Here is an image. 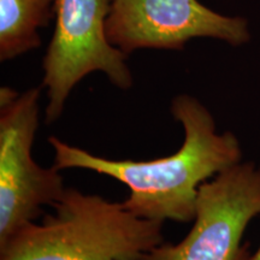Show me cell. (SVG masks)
<instances>
[{"mask_svg": "<svg viewBox=\"0 0 260 260\" xmlns=\"http://www.w3.org/2000/svg\"><path fill=\"white\" fill-rule=\"evenodd\" d=\"M112 0H56L54 30L42 59L47 124L59 119L71 92L84 77L103 73L113 86L128 90L134 77L128 56L107 38Z\"/></svg>", "mask_w": 260, "mask_h": 260, "instance_id": "cell-3", "label": "cell"}, {"mask_svg": "<svg viewBox=\"0 0 260 260\" xmlns=\"http://www.w3.org/2000/svg\"><path fill=\"white\" fill-rule=\"evenodd\" d=\"M106 32L126 56L139 50L182 51L200 38L232 46L251 40L246 18L222 15L199 0H112Z\"/></svg>", "mask_w": 260, "mask_h": 260, "instance_id": "cell-6", "label": "cell"}, {"mask_svg": "<svg viewBox=\"0 0 260 260\" xmlns=\"http://www.w3.org/2000/svg\"><path fill=\"white\" fill-rule=\"evenodd\" d=\"M260 214V167L235 164L201 184L194 224L177 243H165L138 260H249L243 235Z\"/></svg>", "mask_w": 260, "mask_h": 260, "instance_id": "cell-5", "label": "cell"}, {"mask_svg": "<svg viewBox=\"0 0 260 260\" xmlns=\"http://www.w3.org/2000/svg\"><path fill=\"white\" fill-rule=\"evenodd\" d=\"M249 260H260V246H259V248L256 249V252L254 253V254L251 255Z\"/></svg>", "mask_w": 260, "mask_h": 260, "instance_id": "cell-8", "label": "cell"}, {"mask_svg": "<svg viewBox=\"0 0 260 260\" xmlns=\"http://www.w3.org/2000/svg\"><path fill=\"white\" fill-rule=\"evenodd\" d=\"M170 111L183 128L174 154L151 160L107 159L50 136L53 167L84 169L117 180L129 189L123 206L140 218L189 223L195 218L201 184L241 162L242 149L232 132H217L210 110L189 94L172 99Z\"/></svg>", "mask_w": 260, "mask_h": 260, "instance_id": "cell-1", "label": "cell"}, {"mask_svg": "<svg viewBox=\"0 0 260 260\" xmlns=\"http://www.w3.org/2000/svg\"><path fill=\"white\" fill-rule=\"evenodd\" d=\"M56 0H0V61L41 46L39 30L54 18Z\"/></svg>", "mask_w": 260, "mask_h": 260, "instance_id": "cell-7", "label": "cell"}, {"mask_svg": "<svg viewBox=\"0 0 260 260\" xmlns=\"http://www.w3.org/2000/svg\"><path fill=\"white\" fill-rule=\"evenodd\" d=\"M52 207L0 247V260H138L164 242V223L100 195L67 188Z\"/></svg>", "mask_w": 260, "mask_h": 260, "instance_id": "cell-2", "label": "cell"}, {"mask_svg": "<svg viewBox=\"0 0 260 260\" xmlns=\"http://www.w3.org/2000/svg\"><path fill=\"white\" fill-rule=\"evenodd\" d=\"M42 87L0 88V247L53 206L67 189L60 170L42 168L31 151Z\"/></svg>", "mask_w": 260, "mask_h": 260, "instance_id": "cell-4", "label": "cell"}]
</instances>
